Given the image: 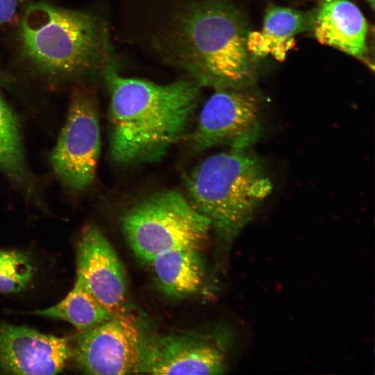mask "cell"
<instances>
[{
	"instance_id": "obj_6",
	"label": "cell",
	"mask_w": 375,
	"mask_h": 375,
	"mask_svg": "<svg viewBox=\"0 0 375 375\" xmlns=\"http://www.w3.org/2000/svg\"><path fill=\"white\" fill-rule=\"evenodd\" d=\"M215 90L189 135L190 147L197 153L222 145L236 149L251 148L263 130L260 99L242 88Z\"/></svg>"
},
{
	"instance_id": "obj_14",
	"label": "cell",
	"mask_w": 375,
	"mask_h": 375,
	"mask_svg": "<svg viewBox=\"0 0 375 375\" xmlns=\"http://www.w3.org/2000/svg\"><path fill=\"white\" fill-rule=\"evenodd\" d=\"M148 264L159 288L172 297H185L196 293L205 278L199 249H172L156 255Z\"/></svg>"
},
{
	"instance_id": "obj_13",
	"label": "cell",
	"mask_w": 375,
	"mask_h": 375,
	"mask_svg": "<svg viewBox=\"0 0 375 375\" xmlns=\"http://www.w3.org/2000/svg\"><path fill=\"white\" fill-rule=\"evenodd\" d=\"M314 16L292 8L272 6L265 12L260 31L249 33L247 47L251 55L272 56L283 61L294 44L296 35L312 28Z\"/></svg>"
},
{
	"instance_id": "obj_19",
	"label": "cell",
	"mask_w": 375,
	"mask_h": 375,
	"mask_svg": "<svg viewBox=\"0 0 375 375\" xmlns=\"http://www.w3.org/2000/svg\"><path fill=\"white\" fill-rule=\"evenodd\" d=\"M372 9L374 8V0H365Z\"/></svg>"
},
{
	"instance_id": "obj_12",
	"label": "cell",
	"mask_w": 375,
	"mask_h": 375,
	"mask_svg": "<svg viewBox=\"0 0 375 375\" xmlns=\"http://www.w3.org/2000/svg\"><path fill=\"white\" fill-rule=\"evenodd\" d=\"M319 42L362 58L367 52V24L349 0H322L312 28Z\"/></svg>"
},
{
	"instance_id": "obj_3",
	"label": "cell",
	"mask_w": 375,
	"mask_h": 375,
	"mask_svg": "<svg viewBox=\"0 0 375 375\" xmlns=\"http://www.w3.org/2000/svg\"><path fill=\"white\" fill-rule=\"evenodd\" d=\"M185 186L192 204L224 240L251 220L273 187L262 160L251 148L206 158L187 175Z\"/></svg>"
},
{
	"instance_id": "obj_8",
	"label": "cell",
	"mask_w": 375,
	"mask_h": 375,
	"mask_svg": "<svg viewBox=\"0 0 375 375\" xmlns=\"http://www.w3.org/2000/svg\"><path fill=\"white\" fill-rule=\"evenodd\" d=\"M226 367L222 348L209 335L142 331L138 374H219Z\"/></svg>"
},
{
	"instance_id": "obj_17",
	"label": "cell",
	"mask_w": 375,
	"mask_h": 375,
	"mask_svg": "<svg viewBox=\"0 0 375 375\" xmlns=\"http://www.w3.org/2000/svg\"><path fill=\"white\" fill-rule=\"evenodd\" d=\"M34 268L30 258L15 250L0 249V292L24 290L31 281Z\"/></svg>"
},
{
	"instance_id": "obj_4",
	"label": "cell",
	"mask_w": 375,
	"mask_h": 375,
	"mask_svg": "<svg viewBox=\"0 0 375 375\" xmlns=\"http://www.w3.org/2000/svg\"><path fill=\"white\" fill-rule=\"evenodd\" d=\"M20 39L26 58L42 72L58 76L93 69L106 47L103 29L92 15L44 2L26 9Z\"/></svg>"
},
{
	"instance_id": "obj_18",
	"label": "cell",
	"mask_w": 375,
	"mask_h": 375,
	"mask_svg": "<svg viewBox=\"0 0 375 375\" xmlns=\"http://www.w3.org/2000/svg\"><path fill=\"white\" fill-rule=\"evenodd\" d=\"M24 0H0V25L13 20Z\"/></svg>"
},
{
	"instance_id": "obj_16",
	"label": "cell",
	"mask_w": 375,
	"mask_h": 375,
	"mask_svg": "<svg viewBox=\"0 0 375 375\" xmlns=\"http://www.w3.org/2000/svg\"><path fill=\"white\" fill-rule=\"evenodd\" d=\"M0 169L20 181L25 175L18 125L0 94Z\"/></svg>"
},
{
	"instance_id": "obj_15",
	"label": "cell",
	"mask_w": 375,
	"mask_h": 375,
	"mask_svg": "<svg viewBox=\"0 0 375 375\" xmlns=\"http://www.w3.org/2000/svg\"><path fill=\"white\" fill-rule=\"evenodd\" d=\"M30 313L68 322L80 332L91 329L115 316L96 299L78 278L72 290L62 301Z\"/></svg>"
},
{
	"instance_id": "obj_10",
	"label": "cell",
	"mask_w": 375,
	"mask_h": 375,
	"mask_svg": "<svg viewBox=\"0 0 375 375\" xmlns=\"http://www.w3.org/2000/svg\"><path fill=\"white\" fill-rule=\"evenodd\" d=\"M76 278L112 314L128 312L125 268L112 244L95 226L85 227L78 242Z\"/></svg>"
},
{
	"instance_id": "obj_1",
	"label": "cell",
	"mask_w": 375,
	"mask_h": 375,
	"mask_svg": "<svg viewBox=\"0 0 375 375\" xmlns=\"http://www.w3.org/2000/svg\"><path fill=\"white\" fill-rule=\"evenodd\" d=\"M110 94V155L119 165L154 162L188 131L200 84L181 80L166 85L120 75L107 65Z\"/></svg>"
},
{
	"instance_id": "obj_5",
	"label": "cell",
	"mask_w": 375,
	"mask_h": 375,
	"mask_svg": "<svg viewBox=\"0 0 375 375\" xmlns=\"http://www.w3.org/2000/svg\"><path fill=\"white\" fill-rule=\"evenodd\" d=\"M121 226L133 253L147 263L172 249H200L212 230L210 221L188 198L174 190L138 201L122 216Z\"/></svg>"
},
{
	"instance_id": "obj_11",
	"label": "cell",
	"mask_w": 375,
	"mask_h": 375,
	"mask_svg": "<svg viewBox=\"0 0 375 375\" xmlns=\"http://www.w3.org/2000/svg\"><path fill=\"white\" fill-rule=\"evenodd\" d=\"M70 338L0 322V371L12 374H56L72 355Z\"/></svg>"
},
{
	"instance_id": "obj_9",
	"label": "cell",
	"mask_w": 375,
	"mask_h": 375,
	"mask_svg": "<svg viewBox=\"0 0 375 375\" xmlns=\"http://www.w3.org/2000/svg\"><path fill=\"white\" fill-rule=\"evenodd\" d=\"M142 330L128 312L81 332L72 350L77 367L88 374L139 373Z\"/></svg>"
},
{
	"instance_id": "obj_2",
	"label": "cell",
	"mask_w": 375,
	"mask_h": 375,
	"mask_svg": "<svg viewBox=\"0 0 375 375\" xmlns=\"http://www.w3.org/2000/svg\"><path fill=\"white\" fill-rule=\"evenodd\" d=\"M176 31L181 59L200 85L240 89L252 80L249 33L231 6L215 1L192 5Z\"/></svg>"
},
{
	"instance_id": "obj_7",
	"label": "cell",
	"mask_w": 375,
	"mask_h": 375,
	"mask_svg": "<svg viewBox=\"0 0 375 375\" xmlns=\"http://www.w3.org/2000/svg\"><path fill=\"white\" fill-rule=\"evenodd\" d=\"M100 149L96 99L91 92L76 89L52 153L53 170L65 186L83 190L94 179Z\"/></svg>"
}]
</instances>
